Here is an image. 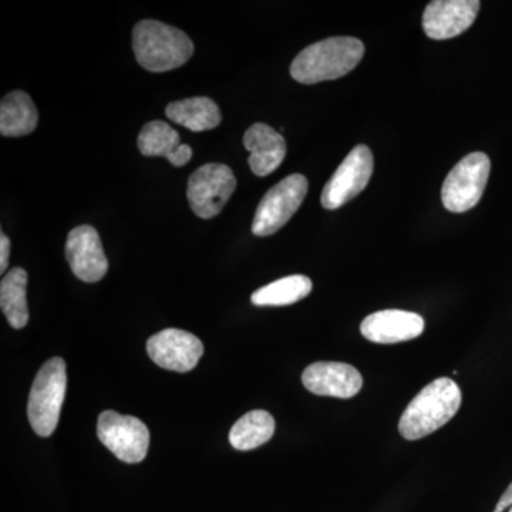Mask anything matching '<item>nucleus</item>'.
Here are the masks:
<instances>
[{"instance_id":"f257e3e1","label":"nucleus","mask_w":512,"mask_h":512,"mask_svg":"<svg viewBox=\"0 0 512 512\" xmlns=\"http://www.w3.org/2000/svg\"><path fill=\"white\" fill-rule=\"evenodd\" d=\"M463 394L454 380L440 377L427 384L410 402L399 421L403 439L416 441L446 426L456 416Z\"/></svg>"},{"instance_id":"f03ea898","label":"nucleus","mask_w":512,"mask_h":512,"mask_svg":"<svg viewBox=\"0 0 512 512\" xmlns=\"http://www.w3.org/2000/svg\"><path fill=\"white\" fill-rule=\"evenodd\" d=\"M365 55L356 37H329L303 49L291 64L293 80L316 84L340 79L352 72Z\"/></svg>"},{"instance_id":"7ed1b4c3","label":"nucleus","mask_w":512,"mask_h":512,"mask_svg":"<svg viewBox=\"0 0 512 512\" xmlns=\"http://www.w3.org/2000/svg\"><path fill=\"white\" fill-rule=\"evenodd\" d=\"M133 49L138 64L153 73L184 66L194 55V45L183 30L150 19L134 28Z\"/></svg>"},{"instance_id":"20e7f679","label":"nucleus","mask_w":512,"mask_h":512,"mask_svg":"<svg viewBox=\"0 0 512 512\" xmlns=\"http://www.w3.org/2000/svg\"><path fill=\"white\" fill-rule=\"evenodd\" d=\"M66 363L62 357L47 360L37 372L29 394L28 417L37 436L49 437L59 424L66 396Z\"/></svg>"},{"instance_id":"39448f33","label":"nucleus","mask_w":512,"mask_h":512,"mask_svg":"<svg viewBox=\"0 0 512 512\" xmlns=\"http://www.w3.org/2000/svg\"><path fill=\"white\" fill-rule=\"evenodd\" d=\"M308 188V180L302 174L289 175L272 187L256 208L252 234L256 237H269L284 227L301 208Z\"/></svg>"},{"instance_id":"423d86ee","label":"nucleus","mask_w":512,"mask_h":512,"mask_svg":"<svg viewBox=\"0 0 512 512\" xmlns=\"http://www.w3.org/2000/svg\"><path fill=\"white\" fill-rule=\"evenodd\" d=\"M491 161L487 154L471 153L448 173L441 190V200L447 211H470L483 197L490 177Z\"/></svg>"},{"instance_id":"0eeeda50","label":"nucleus","mask_w":512,"mask_h":512,"mask_svg":"<svg viewBox=\"0 0 512 512\" xmlns=\"http://www.w3.org/2000/svg\"><path fill=\"white\" fill-rule=\"evenodd\" d=\"M237 188V178L225 164L202 165L188 180L187 198L191 210L202 220L217 217Z\"/></svg>"},{"instance_id":"6e6552de","label":"nucleus","mask_w":512,"mask_h":512,"mask_svg":"<svg viewBox=\"0 0 512 512\" xmlns=\"http://www.w3.org/2000/svg\"><path fill=\"white\" fill-rule=\"evenodd\" d=\"M97 436L114 456L128 464L141 463L150 446V431L143 421L113 410L100 414Z\"/></svg>"},{"instance_id":"1a4fd4ad","label":"nucleus","mask_w":512,"mask_h":512,"mask_svg":"<svg viewBox=\"0 0 512 512\" xmlns=\"http://www.w3.org/2000/svg\"><path fill=\"white\" fill-rule=\"evenodd\" d=\"M373 174V154L367 146H356L339 165L336 173L326 183L322 191V207L325 210H338L357 197Z\"/></svg>"},{"instance_id":"9d476101","label":"nucleus","mask_w":512,"mask_h":512,"mask_svg":"<svg viewBox=\"0 0 512 512\" xmlns=\"http://www.w3.org/2000/svg\"><path fill=\"white\" fill-rule=\"evenodd\" d=\"M147 353L156 365L173 372H190L204 355L197 336L181 329H164L147 340Z\"/></svg>"},{"instance_id":"9b49d317","label":"nucleus","mask_w":512,"mask_h":512,"mask_svg":"<svg viewBox=\"0 0 512 512\" xmlns=\"http://www.w3.org/2000/svg\"><path fill=\"white\" fill-rule=\"evenodd\" d=\"M66 259L73 274L87 284L101 281L109 271L99 232L92 225H80L69 232Z\"/></svg>"},{"instance_id":"f8f14e48","label":"nucleus","mask_w":512,"mask_h":512,"mask_svg":"<svg viewBox=\"0 0 512 512\" xmlns=\"http://www.w3.org/2000/svg\"><path fill=\"white\" fill-rule=\"evenodd\" d=\"M480 6L478 0H434L424 10V33L433 40L460 36L476 22Z\"/></svg>"},{"instance_id":"ddd939ff","label":"nucleus","mask_w":512,"mask_h":512,"mask_svg":"<svg viewBox=\"0 0 512 512\" xmlns=\"http://www.w3.org/2000/svg\"><path fill=\"white\" fill-rule=\"evenodd\" d=\"M302 383L316 396L350 399L362 390L363 377L348 363L316 362L306 367Z\"/></svg>"},{"instance_id":"4468645a","label":"nucleus","mask_w":512,"mask_h":512,"mask_svg":"<svg viewBox=\"0 0 512 512\" xmlns=\"http://www.w3.org/2000/svg\"><path fill=\"white\" fill-rule=\"evenodd\" d=\"M360 332L370 342L393 345L419 338L424 332V319L417 313L387 309L367 316Z\"/></svg>"},{"instance_id":"2eb2a0df","label":"nucleus","mask_w":512,"mask_h":512,"mask_svg":"<svg viewBox=\"0 0 512 512\" xmlns=\"http://www.w3.org/2000/svg\"><path fill=\"white\" fill-rule=\"evenodd\" d=\"M244 146L251 153L248 164L256 177L274 173L285 160V138L268 124L256 123L249 127L244 136Z\"/></svg>"},{"instance_id":"dca6fc26","label":"nucleus","mask_w":512,"mask_h":512,"mask_svg":"<svg viewBox=\"0 0 512 512\" xmlns=\"http://www.w3.org/2000/svg\"><path fill=\"white\" fill-rule=\"evenodd\" d=\"M138 150L146 157H164L174 167H183L192 158V148L181 144L180 134L165 121H151L140 131Z\"/></svg>"},{"instance_id":"f3484780","label":"nucleus","mask_w":512,"mask_h":512,"mask_svg":"<svg viewBox=\"0 0 512 512\" xmlns=\"http://www.w3.org/2000/svg\"><path fill=\"white\" fill-rule=\"evenodd\" d=\"M39 123V114L28 93H9L0 104V134L3 137H23L33 133Z\"/></svg>"},{"instance_id":"a211bd4d","label":"nucleus","mask_w":512,"mask_h":512,"mask_svg":"<svg viewBox=\"0 0 512 512\" xmlns=\"http://www.w3.org/2000/svg\"><path fill=\"white\" fill-rule=\"evenodd\" d=\"M165 116L194 133L212 130L220 126L221 111L214 100L208 97H191L170 103Z\"/></svg>"},{"instance_id":"6ab92c4d","label":"nucleus","mask_w":512,"mask_h":512,"mask_svg":"<svg viewBox=\"0 0 512 512\" xmlns=\"http://www.w3.org/2000/svg\"><path fill=\"white\" fill-rule=\"evenodd\" d=\"M28 272L23 268H13L0 282V306L13 329H23L29 322Z\"/></svg>"},{"instance_id":"aec40b11","label":"nucleus","mask_w":512,"mask_h":512,"mask_svg":"<svg viewBox=\"0 0 512 512\" xmlns=\"http://www.w3.org/2000/svg\"><path fill=\"white\" fill-rule=\"evenodd\" d=\"M275 433V420L265 410H252L242 416L229 431V443L239 451L264 446Z\"/></svg>"},{"instance_id":"412c9836","label":"nucleus","mask_w":512,"mask_h":512,"mask_svg":"<svg viewBox=\"0 0 512 512\" xmlns=\"http://www.w3.org/2000/svg\"><path fill=\"white\" fill-rule=\"evenodd\" d=\"M312 281L308 276L291 275L252 293L255 306H286L302 301L312 292Z\"/></svg>"},{"instance_id":"4be33fe9","label":"nucleus","mask_w":512,"mask_h":512,"mask_svg":"<svg viewBox=\"0 0 512 512\" xmlns=\"http://www.w3.org/2000/svg\"><path fill=\"white\" fill-rule=\"evenodd\" d=\"M10 239L5 234L0 235V272L5 274L9 265Z\"/></svg>"},{"instance_id":"5701e85b","label":"nucleus","mask_w":512,"mask_h":512,"mask_svg":"<svg viewBox=\"0 0 512 512\" xmlns=\"http://www.w3.org/2000/svg\"><path fill=\"white\" fill-rule=\"evenodd\" d=\"M494 512H512V483L510 487L505 490L503 497L498 501L497 507Z\"/></svg>"}]
</instances>
